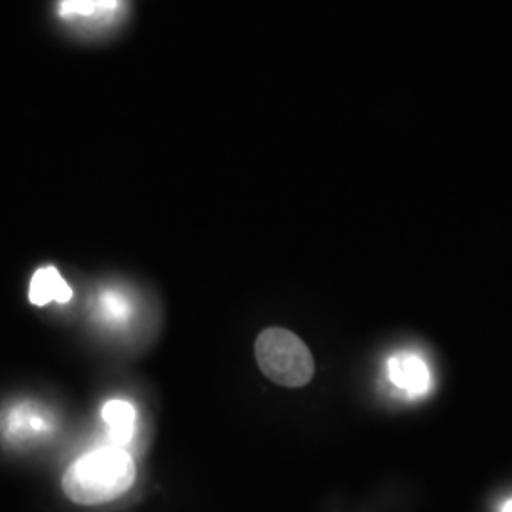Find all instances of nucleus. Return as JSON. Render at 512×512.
<instances>
[{
    "mask_svg": "<svg viewBox=\"0 0 512 512\" xmlns=\"http://www.w3.org/2000/svg\"><path fill=\"white\" fill-rule=\"evenodd\" d=\"M137 476L126 448L103 446L76 459L63 476V492L78 505L109 503L126 494Z\"/></svg>",
    "mask_w": 512,
    "mask_h": 512,
    "instance_id": "1",
    "label": "nucleus"
},
{
    "mask_svg": "<svg viewBox=\"0 0 512 512\" xmlns=\"http://www.w3.org/2000/svg\"><path fill=\"white\" fill-rule=\"evenodd\" d=\"M255 355L260 370L275 384L302 387L313 378L310 349L289 330H264L256 338Z\"/></svg>",
    "mask_w": 512,
    "mask_h": 512,
    "instance_id": "2",
    "label": "nucleus"
},
{
    "mask_svg": "<svg viewBox=\"0 0 512 512\" xmlns=\"http://www.w3.org/2000/svg\"><path fill=\"white\" fill-rule=\"evenodd\" d=\"M126 14V0H59L57 16L84 31H105Z\"/></svg>",
    "mask_w": 512,
    "mask_h": 512,
    "instance_id": "3",
    "label": "nucleus"
},
{
    "mask_svg": "<svg viewBox=\"0 0 512 512\" xmlns=\"http://www.w3.org/2000/svg\"><path fill=\"white\" fill-rule=\"evenodd\" d=\"M391 384L406 393L423 395L431 387V372L418 355H395L387 363Z\"/></svg>",
    "mask_w": 512,
    "mask_h": 512,
    "instance_id": "4",
    "label": "nucleus"
},
{
    "mask_svg": "<svg viewBox=\"0 0 512 512\" xmlns=\"http://www.w3.org/2000/svg\"><path fill=\"white\" fill-rule=\"evenodd\" d=\"M103 421L109 427V446L126 448L137 425V410L128 401L114 399L103 406Z\"/></svg>",
    "mask_w": 512,
    "mask_h": 512,
    "instance_id": "5",
    "label": "nucleus"
},
{
    "mask_svg": "<svg viewBox=\"0 0 512 512\" xmlns=\"http://www.w3.org/2000/svg\"><path fill=\"white\" fill-rule=\"evenodd\" d=\"M73 298V289L65 283L55 268H42L31 279L29 300L35 306H46L50 302L67 304Z\"/></svg>",
    "mask_w": 512,
    "mask_h": 512,
    "instance_id": "6",
    "label": "nucleus"
},
{
    "mask_svg": "<svg viewBox=\"0 0 512 512\" xmlns=\"http://www.w3.org/2000/svg\"><path fill=\"white\" fill-rule=\"evenodd\" d=\"M99 310L103 311L107 321L120 323V321L128 319L131 306H129V300L124 294L107 289L99 296Z\"/></svg>",
    "mask_w": 512,
    "mask_h": 512,
    "instance_id": "7",
    "label": "nucleus"
},
{
    "mask_svg": "<svg viewBox=\"0 0 512 512\" xmlns=\"http://www.w3.org/2000/svg\"><path fill=\"white\" fill-rule=\"evenodd\" d=\"M10 427H18V429H31V431H44L48 427L46 420L38 414H31V416H23L21 410H16L12 414V421H10Z\"/></svg>",
    "mask_w": 512,
    "mask_h": 512,
    "instance_id": "8",
    "label": "nucleus"
},
{
    "mask_svg": "<svg viewBox=\"0 0 512 512\" xmlns=\"http://www.w3.org/2000/svg\"><path fill=\"white\" fill-rule=\"evenodd\" d=\"M501 512H512V499H509V501H505V503H503Z\"/></svg>",
    "mask_w": 512,
    "mask_h": 512,
    "instance_id": "9",
    "label": "nucleus"
}]
</instances>
